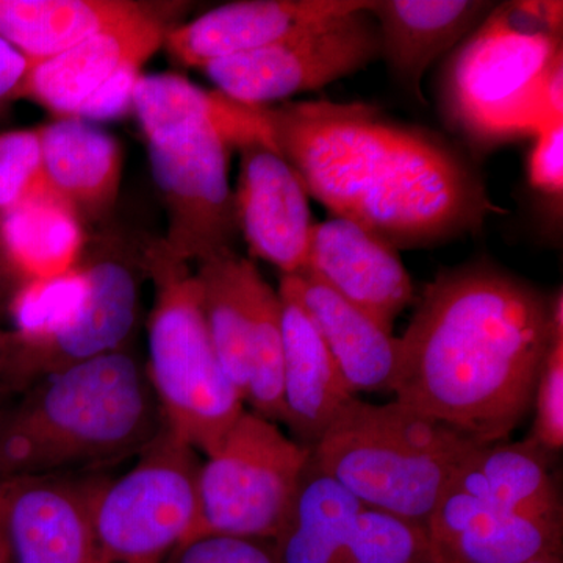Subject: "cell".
<instances>
[{
	"label": "cell",
	"instance_id": "6da1fadb",
	"mask_svg": "<svg viewBox=\"0 0 563 563\" xmlns=\"http://www.w3.org/2000/svg\"><path fill=\"white\" fill-rule=\"evenodd\" d=\"M261 114L309 196L398 251L453 242L504 213L454 144L368 103L288 102Z\"/></svg>",
	"mask_w": 563,
	"mask_h": 563
},
{
	"label": "cell",
	"instance_id": "7a4b0ae2",
	"mask_svg": "<svg viewBox=\"0 0 563 563\" xmlns=\"http://www.w3.org/2000/svg\"><path fill=\"white\" fill-rule=\"evenodd\" d=\"M551 298L490 262L446 269L399 339V404L479 444L504 442L533 409L550 351Z\"/></svg>",
	"mask_w": 563,
	"mask_h": 563
},
{
	"label": "cell",
	"instance_id": "3957f363",
	"mask_svg": "<svg viewBox=\"0 0 563 563\" xmlns=\"http://www.w3.org/2000/svg\"><path fill=\"white\" fill-rule=\"evenodd\" d=\"M165 428L128 350L47 374L0 407V479L66 476L139 455Z\"/></svg>",
	"mask_w": 563,
	"mask_h": 563
},
{
	"label": "cell",
	"instance_id": "277c9868",
	"mask_svg": "<svg viewBox=\"0 0 563 563\" xmlns=\"http://www.w3.org/2000/svg\"><path fill=\"white\" fill-rule=\"evenodd\" d=\"M563 3H496L451 54L440 81L444 120L477 151L547 128L544 81L563 62Z\"/></svg>",
	"mask_w": 563,
	"mask_h": 563
},
{
	"label": "cell",
	"instance_id": "5b68a950",
	"mask_svg": "<svg viewBox=\"0 0 563 563\" xmlns=\"http://www.w3.org/2000/svg\"><path fill=\"white\" fill-rule=\"evenodd\" d=\"M474 440L398 401L352 396L313 446L318 470L368 509L428 526Z\"/></svg>",
	"mask_w": 563,
	"mask_h": 563
},
{
	"label": "cell",
	"instance_id": "8992f818",
	"mask_svg": "<svg viewBox=\"0 0 563 563\" xmlns=\"http://www.w3.org/2000/svg\"><path fill=\"white\" fill-rule=\"evenodd\" d=\"M147 268L155 280L146 366L152 390L165 428L210 455L246 410L243 398L218 361L188 263L173 257L162 243L147 254Z\"/></svg>",
	"mask_w": 563,
	"mask_h": 563
},
{
	"label": "cell",
	"instance_id": "52a82bcc",
	"mask_svg": "<svg viewBox=\"0 0 563 563\" xmlns=\"http://www.w3.org/2000/svg\"><path fill=\"white\" fill-rule=\"evenodd\" d=\"M313 448L244 410L198 474V514L187 542L207 536L276 539ZM184 543V544H185Z\"/></svg>",
	"mask_w": 563,
	"mask_h": 563
},
{
	"label": "cell",
	"instance_id": "ba28073f",
	"mask_svg": "<svg viewBox=\"0 0 563 563\" xmlns=\"http://www.w3.org/2000/svg\"><path fill=\"white\" fill-rule=\"evenodd\" d=\"M201 462L163 428L129 472L99 481L91 504L92 563H165L198 514Z\"/></svg>",
	"mask_w": 563,
	"mask_h": 563
},
{
	"label": "cell",
	"instance_id": "9c48e42d",
	"mask_svg": "<svg viewBox=\"0 0 563 563\" xmlns=\"http://www.w3.org/2000/svg\"><path fill=\"white\" fill-rule=\"evenodd\" d=\"M368 9L303 29L261 49L211 62L202 69L218 91L250 106L321 90L379 60V29Z\"/></svg>",
	"mask_w": 563,
	"mask_h": 563
},
{
	"label": "cell",
	"instance_id": "30bf717a",
	"mask_svg": "<svg viewBox=\"0 0 563 563\" xmlns=\"http://www.w3.org/2000/svg\"><path fill=\"white\" fill-rule=\"evenodd\" d=\"M232 147L217 129H192L151 141L152 174L169 213L165 250L181 262L233 251L239 218L229 185Z\"/></svg>",
	"mask_w": 563,
	"mask_h": 563
},
{
	"label": "cell",
	"instance_id": "8fae6325",
	"mask_svg": "<svg viewBox=\"0 0 563 563\" xmlns=\"http://www.w3.org/2000/svg\"><path fill=\"white\" fill-rule=\"evenodd\" d=\"M85 292L79 306L52 331L21 336L16 383L20 393L40 377L124 350L139 318L140 288L128 262L96 258L80 265Z\"/></svg>",
	"mask_w": 563,
	"mask_h": 563
},
{
	"label": "cell",
	"instance_id": "7c38bea8",
	"mask_svg": "<svg viewBox=\"0 0 563 563\" xmlns=\"http://www.w3.org/2000/svg\"><path fill=\"white\" fill-rule=\"evenodd\" d=\"M239 151L236 218L252 255L272 263L282 276L302 273L314 224L309 192L266 141H250Z\"/></svg>",
	"mask_w": 563,
	"mask_h": 563
},
{
	"label": "cell",
	"instance_id": "4fadbf2b",
	"mask_svg": "<svg viewBox=\"0 0 563 563\" xmlns=\"http://www.w3.org/2000/svg\"><path fill=\"white\" fill-rule=\"evenodd\" d=\"M306 272L369 314L388 332L412 302L413 284L399 251L343 218L314 222Z\"/></svg>",
	"mask_w": 563,
	"mask_h": 563
},
{
	"label": "cell",
	"instance_id": "5bb4252c",
	"mask_svg": "<svg viewBox=\"0 0 563 563\" xmlns=\"http://www.w3.org/2000/svg\"><path fill=\"white\" fill-rule=\"evenodd\" d=\"M372 0H247L207 11L166 33L177 62L203 68L211 62L261 49L322 22L368 9Z\"/></svg>",
	"mask_w": 563,
	"mask_h": 563
},
{
	"label": "cell",
	"instance_id": "9a60e30c",
	"mask_svg": "<svg viewBox=\"0 0 563 563\" xmlns=\"http://www.w3.org/2000/svg\"><path fill=\"white\" fill-rule=\"evenodd\" d=\"M161 22L146 11L88 36L49 60L33 63L21 95L63 118H77L81 107L122 73L141 65L165 41Z\"/></svg>",
	"mask_w": 563,
	"mask_h": 563
},
{
	"label": "cell",
	"instance_id": "2e32d148",
	"mask_svg": "<svg viewBox=\"0 0 563 563\" xmlns=\"http://www.w3.org/2000/svg\"><path fill=\"white\" fill-rule=\"evenodd\" d=\"M99 481L9 479L5 525L14 563H92L91 504Z\"/></svg>",
	"mask_w": 563,
	"mask_h": 563
},
{
	"label": "cell",
	"instance_id": "e0dca14e",
	"mask_svg": "<svg viewBox=\"0 0 563 563\" xmlns=\"http://www.w3.org/2000/svg\"><path fill=\"white\" fill-rule=\"evenodd\" d=\"M435 563H528L561 555L562 520L493 509L448 488L428 521Z\"/></svg>",
	"mask_w": 563,
	"mask_h": 563
},
{
	"label": "cell",
	"instance_id": "ac0fdd59",
	"mask_svg": "<svg viewBox=\"0 0 563 563\" xmlns=\"http://www.w3.org/2000/svg\"><path fill=\"white\" fill-rule=\"evenodd\" d=\"M495 5L485 0H372L368 11L379 29L380 58L404 90L424 103L421 85L429 66L454 51Z\"/></svg>",
	"mask_w": 563,
	"mask_h": 563
},
{
	"label": "cell",
	"instance_id": "d6986e66",
	"mask_svg": "<svg viewBox=\"0 0 563 563\" xmlns=\"http://www.w3.org/2000/svg\"><path fill=\"white\" fill-rule=\"evenodd\" d=\"M331 352L352 395L393 391L399 365V339L369 314L306 272L282 276Z\"/></svg>",
	"mask_w": 563,
	"mask_h": 563
},
{
	"label": "cell",
	"instance_id": "ffe728a7",
	"mask_svg": "<svg viewBox=\"0 0 563 563\" xmlns=\"http://www.w3.org/2000/svg\"><path fill=\"white\" fill-rule=\"evenodd\" d=\"M284 335V418L299 443L313 448L350 401L347 390L320 333L295 295L279 287Z\"/></svg>",
	"mask_w": 563,
	"mask_h": 563
},
{
	"label": "cell",
	"instance_id": "44dd1931",
	"mask_svg": "<svg viewBox=\"0 0 563 563\" xmlns=\"http://www.w3.org/2000/svg\"><path fill=\"white\" fill-rule=\"evenodd\" d=\"M448 488L503 512L562 520L548 453L532 435L518 443L477 444L455 470Z\"/></svg>",
	"mask_w": 563,
	"mask_h": 563
},
{
	"label": "cell",
	"instance_id": "7402d4cb",
	"mask_svg": "<svg viewBox=\"0 0 563 563\" xmlns=\"http://www.w3.org/2000/svg\"><path fill=\"white\" fill-rule=\"evenodd\" d=\"M132 109L150 143L192 129H217L232 150L250 141H266L258 106L233 101L220 91L202 90L174 74L140 77Z\"/></svg>",
	"mask_w": 563,
	"mask_h": 563
},
{
	"label": "cell",
	"instance_id": "603a6c76",
	"mask_svg": "<svg viewBox=\"0 0 563 563\" xmlns=\"http://www.w3.org/2000/svg\"><path fill=\"white\" fill-rule=\"evenodd\" d=\"M47 184L74 210H101L117 195V140L80 118H62L38 131Z\"/></svg>",
	"mask_w": 563,
	"mask_h": 563
},
{
	"label": "cell",
	"instance_id": "cb8c5ba5",
	"mask_svg": "<svg viewBox=\"0 0 563 563\" xmlns=\"http://www.w3.org/2000/svg\"><path fill=\"white\" fill-rule=\"evenodd\" d=\"M143 11L125 0H0V36L33 65Z\"/></svg>",
	"mask_w": 563,
	"mask_h": 563
},
{
	"label": "cell",
	"instance_id": "d4e9b609",
	"mask_svg": "<svg viewBox=\"0 0 563 563\" xmlns=\"http://www.w3.org/2000/svg\"><path fill=\"white\" fill-rule=\"evenodd\" d=\"M313 455V454H312ZM363 504L310 461L276 539L279 563H343Z\"/></svg>",
	"mask_w": 563,
	"mask_h": 563
},
{
	"label": "cell",
	"instance_id": "484cf974",
	"mask_svg": "<svg viewBox=\"0 0 563 563\" xmlns=\"http://www.w3.org/2000/svg\"><path fill=\"white\" fill-rule=\"evenodd\" d=\"M81 244L77 211L54 191L0 213V250L13 272L27 282L76 268Z\"/></svg>",
	"mask_w": 563,
	"mask_h": 563
},
{
	"label": "cell",
	"instance_id": "4316f807",
	"mask_svg": "<svg viewBox=\"0 0 563 563\" xmlns=\"http://www.w3.org/2000/svg\"><path fill=\"white\" fill-rule=\"evenodd\" d=\"M254 263L225 251L195 272L211 342L225 376L246 401L250 377V279Z\"/></svg>",
	"mask_w": 563,
	"mask_h": 563
},
{
	"label": "cell",
	"instance_id": "83f0119b",
	"mask_svg": "<svg viewBox=\"0 0 563 563\" xmlns=\"http://www.w3.org/2000/svg\"><path fill=\"white\" fill-rule=\"evenodd\" d=\"M250 377L246 401L265 420L284 418V335L279 292L254 268L250 279Z\"/></svg>",
	"mask_w": 563,
	"mask_h": 563
},
{
	"label": "cell",
	"instance_id": "f1b7e54d",
	"mask_svg": "<svg viewBox=\"0 0 563 563\" xmlns=\"http://www.w3.org/2000/svg\"><path fill=\"white\" fill-rule=\"evenodd\" d=\"M343 563H435V551L428 526L363 507Z\"/></svg>",
	"mask_w": 563,
	"mask_h": 563
},
{
	"label": "cell",
	"instance_id": "f546056e",
	"mask_svg": "<svg viewBox=\"0 0 563 563\" xmlns=\"http://www.w3.org/2000/svg\"><path fill=\"white\" fill-rule=\"evenodd\" d=\"M84 292L80 265L52 279L25 282L11 303L16 332L22 336H40L52 331L79 306Z\"/></svg>",
	"mask_w": 563,
	"mask_h": 563
},
{
	"label": "cell",
	"instance_id": "4dcf8cb0",
	"mask_svg": "<svg viewBox=\"0 0 563 563\" xmlns=\"http://www.w3.org/2000/svg\"><path fill=\"white\" fill-rule=\"evenodd\" d=\"M49 191L38 132L0 133V213Z\"/></svg>",
	"mask_w": 563,
	"mask_h": 563
},
{
	"label": "cell",
	"instance_id": "1f68e13d",
	"mask_svg": "<svg viewBox=\"0 0 563 563\" xmlns=\"http://www.w3.org/2000/svg\"><path fill=\"white\" fill-rule=\"evenodd\" d=\"M536 426L532 439L547 453L563 446V339L553 340L533 396Z\"/></svg>",
	"mask_w": 563,
	"mask_h": 563
},
{
	"label": "cell",
	"instance_id": "d6a6232c",
	"mask_svg": "<svg viewBox=\"0 0 563 563\" xmlns=\"http://www.w3.org/2000/svg\"><path fill=\"white\" fill-rule=\"evenodd\" d=\"M165 563H279L263 540L207 536L181 544Z\"/></svg>",
	"mask_w": 563,
	"mask_h": 563
},
{
	"label": "cell",
	"instance_id": "836d02e7",
	"mask_svg": "<svg viewBox=\"0 0 563 563\" xmlns=\"http://www.w3.org/2000/svg\"><path fill=\"white\" fill-rule=\"evenodd\" d=\"M529 155L528 177L532 190L561 210L563 195V122L537 133Z\"/></svg>",
	"mask_w": 563,
	"mask_h": 563
},
{
	"label": "cell",
	"instance_id": "e575fe53",
	"mask_svg": "<svg viewBox=\"0 0 563 563\" xmlns=\"http://www.w3.org/2000/svg\"><path fill=\"white\" fill-rule=\"evenodd\" d=\"M31 63L0 36V103L21 95Z\"/></svg>",
	"mask_w": 563,
	"mask_h": 563
},
{
	"label": "cell",
	"instance_id": "d590c367",
	"mask_svg": "<svg viewBox=\"0 0 563 563\" xmlns=\"http://www.w3.org/2000/svg\"><path fill=\"white\" fill-rule=\"evenodd\" d=\"M20 346V333L0 329V407L20 393L16 383Z\"/></svg>",
	"mask_w": 563,
	"mask_h": 563
},
{
	"label": "cell",
	"instance_id": "8d00e7d4",
	"mask_svg": "<svg viewBox=\"0 0 563 563\" xmlns=\"http://www.w3.org/2000/svg\"><path fill=\"white\" fill-rule=\"evenodd\" d=\"M9 481L0 479V563L10 561L9 537H7L5 510Z\"/></svg>",
	"mask_w": 563,
	"mask_h": 563
},
{
	"label": "cell",
	"instance_id": "74e56055",
	"mask_svg": "<svg viewBox=\"0 0 563 563\" xmlns=\"http://www.w3.org/2000/svg\"><path fill=\"white\" fill-rule=\"evenodd\" d=\"M11 269L13 268H11L10 263L7 262L5 255H3L2 250H0V298L9 290Z\"/></svg>",
	"mask_w": 563,
	"mask_h": 563
},
{
	"label": "cell",
	"instance_id": "f35d334b",
	"mask_svg": "<svg viewBox=\"0 0 563 563\" xmlns=\"http://www.w3.org/2000/svg\"><path fill=\"white\" fill-rule=\"evenodd\" d=\"M528 563H562L561 555H548V558L537 559V561Z\"/></svg>",
	"mask_w": 563,
	"mask_h": 563
}]
</instances>
